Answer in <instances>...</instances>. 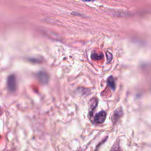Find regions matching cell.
<instances>
[{
  "instance_id": "6da1fadb",
  "label": "cell",
  "mask_w": 151,
  "mask_h": 151,
  "mask_svg": "<svg viewBox=\"0 0 151 151\" xmlns=\"http://www.w3.org/2000/svg\"><path fill=\"white\" fill-rule=\"evenodd\" d=\"M17 87V78L14 74H11L8 76L7 80V87L9 91L14 92L16 90Z\"/></svg>"
},
{
  "instance_id": "7a4b0ae2",
  "label": "cell",
  "mask_w": 151,
  "mask_h": 151,
  "mask_svg": "<svg viewBox=\"0 0 151 151\" xmlns=\"http://www.w3.org/2000/svg\"><path fill=\"white\" fill-rule=\"evenodd\" d=\"M37 78L39 81L43 84H47L49 80V76L47 73L44 71H41L37 73Z\"/></svg>"
},
{
  "instance_id": "3957f363",
  "label": "cell",
  "mask_w": 151,
  "mask_h": 151,
  "mask_svg": "<svg viewBox=\"0 0 151 151\" xmlns=\"http://www.w3.org/2000/svg\"><path fill=\"white\" fill-rule=\"evenodd\" d=\"M106 118V113L104 111L99 112L94 117V122L97 124L103 123Z\"/></svg>"
},
{
  "instance_id": "277c9868",
  "label": "cell",
  "mask_w": 151,
  "mask_h": 151,
  "mask_svg": "<svg viewBox=\"0 0 151 151\" xmlns=\"http://www.w3.org/2000/svg\"><path fill=\"white\" fill-rule=\"evenodd\" d=\"M122 114V109H117L116 110L114 114H113V122H116L121 116V115Z\"/></svg>"
},
{
  "instance_id": "5b68a950",
  "label": "cell",
  "mask_w": 151,
  "mask_h": 151,
  "mask_svg": "<svg viewBox=\"0 0 151 151\" xmlns=\"http://www.w3.org/2000/svg\"><path fill=\"white\" fill-rule=\"evenodd\" d=\"M91 57L94 60H100L103 57L102 53H99L97 52H93L91 55Z\"/></svg>"
},
{
  "instance_id": "8992f818",
  "label": "cell",
  "mask_w": 151,
  "mask_h": 151,
  "mask_svg": "<svg viewBox=\"0 0 151 151\" xmlns=\"http://www.w3.org/2000/svg\"><path fill=\"white\" fill-rule=\"evenodd\" d=\"M107 84L111 88H112L113 90L115 89L116 87V84H115V81L114 78L112 76H110L109 77V78L107 79Z\"/></svg>"
},
{
  "instance_id": "52a82bcc",
  "label": "cell",
  "mask_w": 151,
  "mask_h": 151,
  "mask_svg": "<svg viewBox=\"0 0 151 151\" xmlns=\"http://www.w3.org/2000/svg\"><path fill=\"white\" fill-rule=\"evenodd\" d=\"M97 106V101L95 99H93L91 101V103H90V113L91 112V111H92V113L93 110L95 109L96 107Z\"/></svg>"
},
{
  "instance_id": "ba28073f",
  "label": "cell",
  "mask_w": 151,
  "mask_h": 151,
  "mask_svg": "<svg viewBox=\"0 0 151 151\" xmlns=\"http://www.w3.org/2000/svg\"><path fill=\"white\" fill-rule=\"evenodd\" d=\"M110 151H120V146H119V142H115V143L113 145V146H112Z\"/></svg>"
},
{
  "instance_id": "9c48e42d",
  "label": "cell",
  "mask_w": 151,
  "mask_h": 151,
  "mask_svg": "<svg viewBox=\"0 0 151 151\" xmlns=\"http://www.w3.org/2000/svg\"><path fill=\"white\" fill-rule=\"evenodd\" d=\"M106 57H107V63H110L112 60V58H113L112 54L111 52H110L109 51H107L106 52Z\"/></svg>"
},
{
  "instance_id": "30bf717a",
  "label": "cell",
  "mask_w": 151,
  "mask_h": 151,
  "mask_svg": "<svg viewBox=\"0 0 151 151\" xmlns=\"http://www.w3.org/2000/svg\"><path fill=\"white\" fill-rule=\"evenodd\" d=\"M83 1H90L91 0H83Z\"/></svg>"
}]
</instances>
